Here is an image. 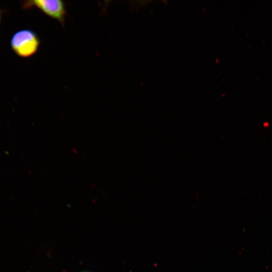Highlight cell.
<instances>
[{"label":"cell","mask_w":272,"mask_h":272,"mask_svg":"<svg viewBox=\"0 0 272 272\" xmlns=\"http://www.w3.org/2000/svg\"><path fill=\"white\" fill-rule=\"evenodd\" d=\"M10 44L12 50L18 56L27 58L38 51L40 40L34 31L25 29L17 31L13 35Z\"/></svg>","instance_id":"6da1fadb"},{"label":"cell","mask_w":272,"mask_h":272,"mask_svg":"<svg viewBox=\"0 0 272 272\" xmlns=\"http://www.w3.org/2000/svg\"><path fill=\"white\" fill-rule=\"evenodd\" d=\"M1 12L0 11V23H1Z\"/></svg>","instance_id":"3957f363"},{"label":"cell","mask_w":272,"mask_h":272,"mask_svg":"<svg viewBox=\"0 0 272 272\" xmlns=\"http://www.w3.org/2000/svg\"><path fill=\"white\" fill-rule=\"evenodd\" d=\"M36 7L46 16L57 20L64 27L66 11L64 3L60 0H40L26 2L24 8Z\"/></svg>","instance_id":"7a4b0ae2"},{"label":"cell","mask_w":272,"mask_h":272,"mask_svg":"<svg viewBox=\"0 0 272 272\" xmlns=\"http://www.w3.org/2000/svg\"><path fill=\"white\" fill-rule=\"evenodd\" d=\"M84 272H88V271H84Z\"/></svg>","instance_id":"277c9868"}]
</instances>
